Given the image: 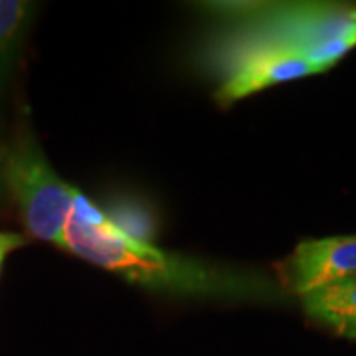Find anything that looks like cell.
<instances>
[{
	"label": "cell",
	"instance_id": "cell-1",
	"mask_svg": "<svg viewBox=\"0 0 356 356\" xmlns=\"http://www.w3.org/2000/svg\"><path fill=\"white\" fill-rule=\"evenodd\" d=\"M60 248L159 295L254 305L281 303L287 295L281 281L254 267L204 261L129 238L107 214L95 224L72 214Z\"/></svg>",
	"mask_w": 356,
	"mask_h": 356
},
{
	"label": "cell",
	"instance_id": "cell-2",
	"mask_svg": "<svg viewBox=\"0 0 356 356\" xmlns=\"http://www.w3.org/2000/svg\"><path fill=\"white\" fill-rule=\"evenodd\" d=\"M216 22H243L277 46L329 72L356 46V4L344 2H206Z\"/></svg>",
	"mask_w": 356,
	"mask_h": 356
},
{
	"label": "cell",
	"instance_id": "cell-3",
	"mask_svg": "<svg viewBox=\"0 0 356 356\" xmlns=\"http://www.w3.org/2000/svg\"><path fill=\"white\" fill-rule=\"evenodd\" d=\"M4 182L26 232L36 240L60 248L77 188L51 168L28 121L20 123L6 145Z\"/></svg>",
	"mask_w": 356,
	"mask_h": 356
},
{
	"label": "cell",
	"instance_id": "cell-4",
	"mask_svg": "<svg viewBox=\"0 0 356 356\" xmlns=\"http://www.w3.org/2000/svg\"><path fill=\"white\" fill-rule=\"evenodd\" d=\"M356 277V234L301 242L281 267L283 289L295 295Z\"/></svg>",
	"mask_w": 356,
	"mask_h": 356
},
{
	"label": "cell",
	"instance_id": "cell-5",
	"mask_svg": "<svg viewBox=\"0 0 356 356\" xmlns=\"http://www.w3.org/2000/svg\"><path fill=\"white\" fill-rule=\"evenodd\" d=\"M301 305L318 327L356 341V277L334 281L301 295Z\"/></svg>",
	"mask_w": 356,
	"mask_h": 356
},
{
	"label": "cell",
	"instance_id": "cell-6",
	"mask_svg": "<svg viewBox=\"0 0 356 356\" xmlns=\"http://www.w3.org/2000/svg\"><path fill=\"white\" fill-rule=\"evenodd\" d=\"M36 13V2L0 0V107Z\"/></svg>",
	"mask_w": 356,
	"mask_h": 356
},
{
	"label": "cell",
	"instance_id": "cell-7",
	"mask_svg": "<svg viewBox=\"0 0 356 356\" xmlns=\"http://www.w3.org/2000/svg\"><path fill=\"white\" fill-rule=\"evenodd\" d=\"M26 236L22 234H14V232H0V271H2V266H4V259L8 255L20 250L22 245H26Z\"/></svg>",
	"mask_w": 356,
	"mask_h": 356
},
{
	"label": "cell",
	"instance_id": "cell-8",
	"mask_svg": "<svg viewBox=\"0 0 356 356\" xmlns=\"http://www.w3.org/2000/svg\"><path fill=\"white\" fill-rule=\"evenodd\" d=\"M4 151H6V145L0 143V208L4 200L8 198V192H6V182H4Z\"/></svg>",
	"mask_w": 356,
	"mask_h": 356
}]
</instances>
